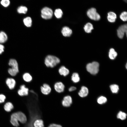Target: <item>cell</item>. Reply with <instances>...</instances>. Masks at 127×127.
<instances>
[{
    "mask_svg": "<svg viewBox=\"0 0 127 127\" xmlns=\"http://www.w3.org/2000/svg\"><path fill=\"white\" fill-rule=\"evenodd\" d=\"M127 25L126 24L120 26L117 30V35L118 37L120 39H122L125 33L127 34Z\"/></svg>",
    "mask_w": 127,
    "mask_h": 127,
    "instance_id": "5",
    "label": "cell"
},
{
    "mask_svg": "<svg viewBox=\"0 0 127 127\" xmlns=\"http://www.w3.org/2000/svg\"><path fill=\"white\" fill-rule=\"evenodd\" d=\"M60 59L55 56L48 55L46 56L44 60V64L48 67L53 68L60 62Z\"/></svg>",
    "mask_w": 127,
    "mask_h": 127,
    "instance_id": "1",
    "label": "cell"
},
{
    "mask_svg": "<svg viewBox=\"0 0 127 127\" xmlns=\"http://www.w3.org/2000/svg\"><path fill=\"white\" fill-rule=\"evenodd\" d=\"M7 39V36L6 34L3 32H0V43L5 42Z\"/></svg>",
    "mask_w": 127,
    "mask_h": 127,
    "instance_id": "26",
    "label": "cell"
},
{
    "mask_svg": "<svg viewBox=\"0 0 127 127\" xmlns=\"http://www.w3.org/2000/svg\"><path fill=\"white\" fill-rule=\"evenodd\" d=\"M23 78L25 82H29L32 80V78L31 75L28 73H24L23 75Z\"/></svg>",
    "mask_w": 127,
    "mask_h": 127,
    "instance_id": "22",
    "label": "cell"
},
{
    "mask_svg": "<svg viewBox=\"0 0 127 127\" xmlns=\"http://www.w3.org/2000/svg\"><path fill=\"white\" fill-rule=\"evenodd\" d=\"M107 19L109 22L113 23L115 21L116 18V15L114 12H111L108 13Z\"/></svg>",
    "mask_w": 127,
    "mask_h": 127,
    "instance_id": "18",
    "label": "cell"
},
{
    "mask_svg": "<svg viewBox=\"0 0 127 127\" xmlns=\"http://www.w3.org/2000/svg\"><path fill=\"white\" fill-rule=\"evenodd\" d=\"M28 10V8L26 7L21 6L18 8L17 11L19 13L25 14L27 12Z\"/></svg>",
    "mask_w": 127,
    "mask_h": 127,
    "instance_id": "24",
    "label": "cell"
},
{
    "mask_svg": "<svg viewBox=\"0 0 127 127\" xmlns=\"http://www.w3.org/2000/svg\"><path fill=\"white\" fill-rule=\"evenodd\" d=\"M53 12L51 9L48 7H45L41 11V16L45 19L51 18L53 15Z\"/></svg>",
    "mask_w": 127,
    "mask_h": 127,
    "instance_id": "4",
    "label": "cell"
},
{
    "mask_svg": "<svg viewBox=\"0 0 127 127\" xmlns=\"http://www.w3.org/2000/svg\"><path fill=\"white\" fill-rule=\"evenodd\" d=\"M0 3L4 7H7L10 5V1L9 0H1Z\"/></svg>",
    "mask_w": 127,
    "mask_h": 127,
    "instance_id": "30",
    "label": "cell"
},
{
    "mask_svg": "<svg viewBox=\"0 0 127 127\" xmlns=\"http://www.w3.org/2000/svg\"><path fill=\"white\" fill-rule=\"evenodd\" d=\"M76 89V87L74 86H72L70 87L68 89L69 92H71L75 90Z\"/></svg>",
    "mask_w": 127,
    "mask_h": 127,
    "instance_id": "35",
    "label": "cell"
},
{
    "mask_svg": "<svg viewBox=\"0 0 127 127\" xmlns=\"http://www.w3.org/2000/svg\"><path fill=\"white\" fill-rule=\"evenodd\" d=\"M88 88L85 86H82L78 93L79 95L81 97L86 96L88 95Z\"/></svg>",
    "mask_w": 127,
    "mask_h": 127,
    "instance_id": "17",
    "label": "cell"
},
{
    "mask_svg": "<svg viewBox=\"0 0 127 127\" xmlns=\"http://www.w3.org/2000/svg\"><path fill=\"white\" fill-rule=\"evenodd\" d=\"M99 64L96 62H94L88 64L86 66L87 71L93 75L97 74L99 70Z\"/></svg>",
    "mask_w": 127,
    "mask_h": 127,
    "instance_id": "2",
    "label": "cell"
},
{
    "mask_svg": "<svg viewBox=\"0 0 127 127\" xmlns=\"http://www.w3.org/2000/svg\"><path fill=\"white\" fill-rule=\"evenodd\" d=\"M88 16L91 19L95 20H99L100 18L99 15L97 12L96 9L91 8L89 9L87 12Z\"/></svg>",
    "mask_w": 127,
    "mask_h": 127,
    "instance_id": "3",
    "label": "cell"
},
{
    "mask_svg": "<svg viewBox=\"0 0 127 127\" xmlns=\"http://www.w3.org/2000/svg\"><path fill=\"white\" fill-rule=\"evenodd\" d=\"M18 120L19 123L24 124L27 121V118L26 115L21 111L16 112Z\"/></svg>",
    "mask_w": 127,
    "mask_h": 127,
    "instance_id": "9",
    "label": "cell"
},
{
    "mask_svg": "<svg viewBox=\"0 0 127 127\" xmlns=\"http://www.w3.org/2000/svg\"><path fill=\"white\" fill-rule=\"evenodd\" d=\"M40 91L41 93L44 95H48L51 93L52 88L48 84L45 83L40 87Z\"/></svg>",
    "mask_w": 127,
    "mask_h": 127,
    "instance_id": "7",
    "label": "cell"
},
{
    "mask_svg": "<svg viewBox=\"0 0 127 127\" xmlns=\"http://www.w3.org/2000/svg\"><path fill=\"white\" fill-rule=\"evenodd\" d=\"M61 32L64 36L69 37L71 35L72 32V30L69 27H64L63 28Z\"/></svg>",
    "mask_w": 127,
    "mask_h": 127,
    "instance_id": "16",
    "label": "cell"
},
{
    "mask_svg": "<svg viewBox=\"0 0 127 127\" xmlns=\"http://www.w3.org/2000/svg\"><path fill=\"white\" fill-rule=\"evenodd\" d=\"M8 65L11 67L12 70L17 71L19 72V68L18 62L16 60L14 59H10L8 63Z\"/></svg>",
    "mask_w": 127,
    "mask_h": 127,
    "instance_id": "12",
    "label": "cell"
},
{
    "mask_svg": "<svg viewBox=\"0 0 127 127\" xmlns=\"http://www.w3.org/2000/svg\"><path fill=\"white\" fill-rule=\"evenodd\" d=\"M71 79L74 83L78 82L80 81V78L78 73L76 72L73 73L71 76Z\"/></svg>",
    "mask_w": 127,
    "mask_h": 127,
    "instance_id": "21",
    "label": "cell"
},
{
    "mask_svg": "<svg viewBox=\"0 0 127 127\" xmlns=\"http://www.w3.org/2000/svg\"><path fill=\"white\" fill-rule=\"evenodd\" d=\"M65 85L62 82H57L54 85V88L55 91L59 93L63 92L64 90Z\"/></svg>",
    "mask_w": 127,
    "mask_h": 127,
    "instance_id": "6",
    "label": "cell"
},
{
    "mask_svg": "<svg viewBox=\"0 0 127 127\" xmlns=\"http://www.w3.org/2000/svg\"><path fill=\"white\" fill-rule=\"evenodd\" d=\"M3 108L4 111L6 112H10L13 109L14 107L11 102H8L4 103Z\"/></svg>",
    "mask_w": 127,
    "mask_h": 127,
    "instance_id": "15",
    "label": "cell"
},
{
    "mask_svg": "<svg viewBox=\"0 0 127 127\" xmlns=\"http://www.w3.org/2000/svg\"><path fill=\"white\" fill-rule=\"evenodd\" d=\"M4 46L0 44V54H1L4 51Z\"/></svg>",
    "mask_w": 127,
    "mask_h": 127,
    "instance_id": "36",
    "label": "cell"
},
{
    "mask_svg": "<svg viewBox=\"0 0 127 127\" xmlns=\"http://www.w3.org/2000/svg\"><path fill=\"white\" fill-rule=\"evenodd\" d=\"M107 101V99L105 97L101 96L97 99V102L99 104H102L105 103Z\"/></svg>",
    "mask_w": 127,
    "mask_h": 127,
    "instance_id": "31",
    "label": "cell"
},
{
    "mask_svg": "<svg viewBox=\"0 0 127 127\" xmlns=\"http://www.w3.org/2000/svg\"><path fill=\"white\" fill-rule=\"evenodd\" d=\"M6 98L4 95L3 94H0V104L4 103Z\"/></svg>",
    "mask_w": 127,
    "mask_h": 127,
    "instance_id": "33",
    "label": "cell"
},
{
    "mask_svg": "<svg viewBox=\"0 0 127 127\" xmlns=\"http://www.w3.org/2000/svg\"><path fill=\"white\" fill-rule=\"evenodd\" d=\"M54 14L55 16L57 18H60L61 17L63 13L61 9H58L55 10Z\"/></svg>",
    "mask_w": 127,
    "mask_h": 127,
    "instance_id": "27",
    "label": "cell"
},
{
    "mask_svg": "<svg viewBox=\"0 0 127 127\" xmlns=\"http://www.w3.org/2000/svg\"><path fill=\"white\" fill-rule=\"evenodd\" d=\"M120 19L123 21H126L127 19V12L124 11L121 14L120 16Z\"/></svg>",
    "mask_w": 127,
    "mask_h": 127,
    "instance_id": "32",
    "label": "cell"
},
{
    "mask_svg": "<svg viewBox=\"0 0 127 127\" xmlns=\"http://www.w3.org/2000/svg\"><path fill=\"white\" fill-rule=\"evenodd\" d=\"M117 54V52L115 51L114 49L113 48H111L109 53V56L111 59H114L116 57Z\"/></svg>",
    "mask_w": 127,
    "mask_h": 127,
    "instance_id": "23",
    "label": "cell"
},
{
    "mask_svg": "<svg viewBox=\"0 0 127 127\" xmlns=\"http://www.w3.org/2000/svg\"><path fill=\"white\" fill-rule=\"evenodd\" d=\"M58 72L60 75L64 77L68 75L70 72L69 69L64 66H62L59 68Z\"/></svg>",
    "mask_w": 127,
    "mask_h": 127,
    "instance_id": "14",
    "label": "cell"
},
{
    "mask_svg": "<svg viewBox=\"0 0 127 127\" xmlns=\"http://www.w3.org/2000/svg\"><path fill=\"white\" fill-rule=\"evenodd\" d=\"M6 83L10 89H12L15 87L16 84V81L13 78H8L6 81Z\"/></svg>",
    "mask_w": 127,
    "mask_h": 127,
    "instance_id": "13",
    "label": "cell"
},
{
    "mask_svg": "<svg viewBox=\"0 0 127 127\" xmlns=\"http://www.w3.org/2000/svg\"><path fill=\"white\" fill-rule=\"evenodd\" d=\"M127 115L125 113L120 111L118 114L117 117L122 120H124L126 118Z\"/></svg>",
    "mask_w": 127,
    "mask_h": 127,
    "instance_id": "29",
    "label": "cell"
},
{
    "mask_svg": "<svg viewBox=\"0 0 127 127\" xmlns=\"http://www.w3.org/2000/svg\"><path fill=\"white\" fill-rule=\"evenodd\" d=\"M110 87L111 91L113 93H117L119 89L118 86L115 84L111 85Z\"/></svg>",
    "mask_w": 127,
    "mask_h": 127,
    "instance_id": "28",
    "label": "cell"
},
{
    "mask_svg": "<svg viewBox=\"0 0 127 127\" xmlns=\"http://www.w3.org/2000/svg\"><path fill=\"white\" fill-rule=\"evenodd\" d=\"M48 127H62L60 124L53 123L50 124Z\"/></svg>",
    "mask_w": 127,
    "mask_h": 127,
    "instance_id": "34",
    "label": "cell"
},
{
    "mask_svg": "<svg viewBox=\"0 0 127 127\" xmlns=\"http://www.w3.org/2000/svg\"><path fill=\"white\" fill-rule=\"evenodd\" d=\"M72 99L71 96L69 95L64 96L62 101V106L65 107H70L72 103Z\"/></svg>",
    "mask_w": 127,
    "mask_h": 127,
    "instance_id": "8",
    "label": "cell"
},
{
    "mask_svg": "<svg viewBox=\"0 0 127 127\" xmlns=\"http://www.w3.org/2000/svg\"><path fill=\"white\" fill-rule=\"evenodd\" d=\"M10 122L12 125L15 127H18L20 125L16 112L12 113L10 116Z\"/></svg>",
    "mask_w": 127,
    "mask_h": 127,
    "instance_id": "10",
    "label": "cell"
},
{
    "mask_svg": "<svg viewBox=\"0 0 127 127\" xmlns=\"http://www.w3.org/2000/svg\"><path fill=\"white\" fill-rule=\"evenodd\" d=\"M23 22L25 25L27 27H30L32 25V20L30 17H28L24 18L23 20Z\"/></svg>",
    "mask_w": 127,
    "mask_h": 127,
    "instance_id": "25",
    "label": "cell"
},
{
    "mask_svg": "<svg viewBox=\"0 0 127 127\" xmlns=\"http://www.w3.org/2000/svg\"><path fill=\"white\" fill-rule=\"evenodd\" d=\"M32 124L33 127H44V126L43 121L40 119L35 120Z\"/></svg>",
    "mask_w": 127,
    "mask_h": 127,
    "instance_id": "19",
    "label": "cell"
},
{
    "mask_svg": "<svg viewBox=\"0 0 127 127\" xmlns=\"http://www.w3.org/2000/svg\"><path fill=\"white\" fill-rule=\"evenodd\" d=\"M20 89L18 90V94L21 96H26L28 94L29 89L26 87L24 84L22 85L20 87Z\"/></svg>",
    "mask_w": 127,
    "mask_h": 127,
    "instance_id": "11",
    "label": "cell"
},
{
    "mask_svg": "<svg viewBox=\"0 0 127 127\" xmlns=\"http://www.w3.org/2000/svg\"><path fill=\"white\" fill-rule=\"evenodd\" d=\"M84 29L86 32L89 33L91 32L93 28L92 25L91 23H88L84 26Z\"/></svg>",
    "mask_w": 127,
    "mask_h": 127,
    "instance_id": "20",
    "label": "cell"
}]
</instances>
